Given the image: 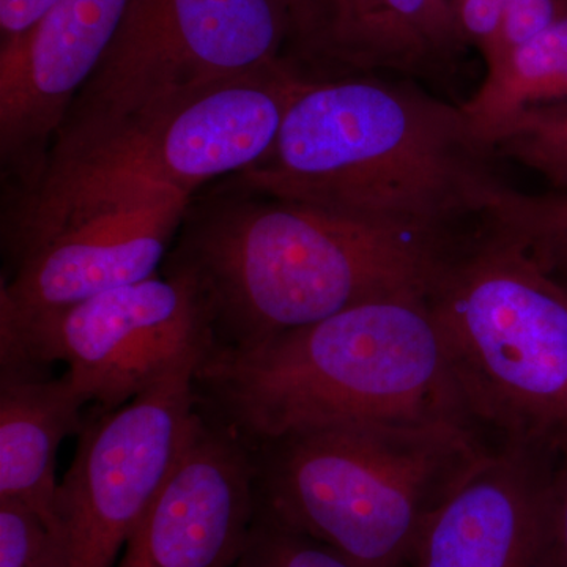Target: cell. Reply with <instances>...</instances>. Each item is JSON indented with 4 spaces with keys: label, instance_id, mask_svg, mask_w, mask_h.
Returning <instances> with one entry per match:
<instances>
[{
    "label": "cell",
    "instance_id": "6da1fadb",
    "mask_svg": "<svg viewBox=\"0 0 567 567\" xmlns=\"http://www.w3.org/2000/svg\"><path fill=\"white\" fill-rule=\"evenodd\" d=\"M464 106L374 74H301L267 158L229 185L391 229L461 237L496 181Z\"/></svg>",
    "mask_w": 567,
    "mask_h": 567
},
{
    "label": "cell",
    "instance_id": "5b68a950",
    "mask_svg": "<svg viewBox=\"0 0 567 567\" xmlns=\"http://www.w3.org/2000/svg\"><path fill=\"white\" fill-rule=\"evenodd\" d=\"M458 398L492 447L567 451V284L480 223L427 295Z\"/></svg>",
    "mask_w": 567,
    "mask_h": 567
},
{
    "label": "cell",
    "instance_id": "277c9868",
    "mask_svg": "<svg viewBox=\"0 0 567 567\" xmlns=\"http://www.w3.org/2000/svg\"><path fill=\"white\" fill-rule=\"evenodd\" d=\"M468 425L354 423L251 447L257 509L360 567H410L425 525L491 450Z\"/></svg>",
    "mask_w": 567,
    "mask_h": 567
},
{
    "label": "cell",
    "instance_id": "d6986e66",
    "mask_svg": "<svg viewBox=\"0 0 567 567\" xmlns=\"http://www.w3.org/2000/svg\"><path fill=\"white\" fill-rule=\"evenodd\" d=\"M360 0H289L290 40L286 59L300 65L333 70Z\"/></svg>",
    "mask_w": 567,
    "mask_h": 567
},
{
    "label": "cell",
    "instance_id": "d4e9b609",
    "mask_svg": "<svg viewBox=\"0 0 567 567\" xmlns=\"http://www.w3.org/2000/svg\"><path fill=\"white\" fill-rule=\"evenodd\" d=\"M61 0H0V47L21 39Z\"/></svg>",
    "mask_w": 567,
    "mask_h": 567
},
{
    "label": "cell",
    "instance_id": "9c48e42d",
    "mask_svg": "<svg viewBox=\"0 0 567 567\" xmlns=\"http://www.w3.org/2000/svg\"><path fill=\"white\" fill-rule=\"evenodd\" d=\"M210 342L215 334L199 287L183 271L166 268V276L0 322V364L44 369L63 363L84 401L106 413Z\"/></svg>",
    "mask_w": 567,
    "mask_h": 567
},
{
    "label": "cell",
    "instance_id": "3957f363",
    "mask_svg": "<svg viewBox=\"0 0 567 567\" xmlns=\"http://www.w3.org/2000/svg\"><path fill=\"white\" fill-rule=\"evenodd\" d=\"M427 295L353 306L246 349L213 344L197 369L200 406L249 447L339 424L473 429Z\"/></svg>",
    "mask_w": 567,
    "mask_h": 567
},
{
    "label": "cell",
    "instance_id": "9a60e30c",
    "mask_svg": "<svg viewBox=\"0 0 567 567\" xmlns=\"http://www.w3.org/2000/svg\"><path fill=\"white\" fill-rule=\"evenodd\" d=\"M453 0H360L333 71L424 76L464 48Z\"/></svg>",
    "mask_w": 567,
    "mask_h": 567
},
{
    "label": "cell",
    "instance_id": "7c38bea8",
    "mask_svg": "<svg viewBox=\"0 0 567 567\" xmlns=\"http://www.w3.org/2000/svg\"><path fill=\"white\" fill-rule=\"evenodd\" d=\"M256 514L251 447L203 412L115 567H237Z\"/></svg>",
    "mask_w": 567,
    "mask_h": 567
},
{
    "label": "cell",
    "instance_id": "e0dca14e",
    "mask_svg": "<svg viewBox=\"0 0 567 567\" xmlns=\"http://www.w3.org/2000/svg\"><path fill=\"white\" fill-rule=\"evenodd\" d=\"M480 223L567 281V192L522 193L495 181L481 197Z\"/></svg>",
    "mask_w": 567,
    "mask_h": 567
},
{
    "label": "cell",
    "instance_id": "8992f818",
    "mask_svg": "<svg viewBox=\"0 0 567 567\" xmlns=\"http://www.w3.org/2000/svg\"><path fill=\"white\" fill-rule=\"evenodd\" d=\"M301 71L284 61L142 114L55 141L9 238L52 213L134 186L194 196L267 158Z\"/></svg>",
    "mask_w": 567,
    "mask_h": 567
},
{
    "label": "cell",
    "instance_id": "4fadbf2b",
    "mask_svg": "<svg viewBox=\"0 0 567 567\" xmlns=\"http://www.w3.org/2000/svg\"><path fill=\"white\" fill-rule=\"evenodd\" d=\"M555 462L491 447L425 525L410 567H543Z\"/></svg>",
    "mask_w": 567,
    "mask_h": 567
},
{
    "label": "cell",
    "instance_id": "52a82bcc",
    "mask_svg": "<svg viewBox=\"0 0 567 567\" xmlns=\"http://www.w3.org/2000/svg\"><path fill=\"white\" fill-rule=\"evenodd\" d=\"M289 40V0H134L54 142L279 65Z\"/></svg>",
    "mask_w": 567,
    "mask_h": 567
},
{
    "label": "cell",
    "instance_id": "2e32d148",
    "mask_svg": "<svg viewBox=\"0 0 567 567\" xmlns=\"http://www.w3.org/2000/svg\"><path fill=\"white\" fill-rule=\"evenodd\" d=\"M567 100V17L537 33L486 70L468 102L473 128L488 147L520 112Z\"/></svg>",
    "mask_w": 567,
    "mask_h": 567
},
{
    "label": "cell",
    "instance_id": "ffe728a7",
    "mask_svg": "<svg viewBox=\"0 0 567 567\" xmlns=\"http://www.w3.org/2000/svg\"><path fill=\"white\" fill-rule=\"evenodd\" d=\"M237 567H360L334 548L284 527L257 509Z\"/></svg>",
    "mask_w": 567,
    "mask_h": 567
},
{
    "label": "cell",
    "instance_id": "30bf717a",
    "mask_svg": "<svg viewBox=\"0 0 567 567\" xmlns=\"http://www.w3.org/2000/svg\"><path fill=\"white\" fill-rule=\"evenodd\" d=\"M193 197L140 186L52 213L10 249L17 271L0 289V322L158 275Z\"/></svg>",
    "mask_w": 567,
    "mask_h": 567
},
{
    "label": "cell",
    "instance_id": "ba28073f",
    "mask_svg": "<svg viewBox=\"0 0 567 567\" xmlns=\"http://www.w3.org/2000/svg\"><path fill=\"white\" fill-rule=\"evenodd\" d=\"M196 347L152 386L84 425L59 481L47 567H115L203 420Z\"/></svg>",
    "mask_w": 567,
    "mask_h": 567
},
{
    "label": "cell",
    "instance_id": "7402d4cb",
    "mask_svg": "<svg viewBox=\"0 0 567 567\" xmlns=\"http://www.w3.org/2000/svg\"><path fill=\"white\" fill-rule=\"evenodd\" d=\"M565 17L567 0H507L494 50L484 59L486 70Z\"/></svg>",
    "mask_w": 567,
    "mask_h": 567
},
{
    "label": "cell",
    "instance_id": "484cf974",
    "mask_svg": "<svg viewBox=\"0 0 567 567\" xmlns=\"http://www.w3.org/2000/svg\"><path fill=\"white\" fill-rule=\"evenodd\" d=\"M563 282H566V284H567V281H563Z\"/></svg>",
    "mask_w": 567,
    "mask_h": 567
},
{
    "label": "cell",
    "instance_id": "ac0fdd59",
    "mask_svg": "<svg viewBox=\"0 0 567 567\" xmlns=\"http://www.w3.org/2000/svg\"><path fill=\"white\" fill-rule=\"evenodd\" d=\"M492 152L535 171L551 192H567V100L520 112L496 134Z\"/></svg>",
    "mask_w": 567,
    "mask_h": 567
},
{
    "label": "cell",
    "instance_id": "44dd1931",
    "mask_svg": "<svg viewBox=\"0 0 567 567\" xmlns=\"http://www.w3.org/2000/svg\"><path fill=\"white\" fill-rule=\"evenodd\" d=\"M50 527L20 499H0V567H47Z\"/></svg>",
    "mask_w": 567,
    "mask_h": 567
},
{
    "label": "cell",
    "instance_id": "5bb4252c",
    "mask_svg": "<svg viewBox=\"0 0 567 567\" xmlns=\"http://www.w3.org/2000/svg\"><path fill=\"white\" fill-rule=\"evenodd\" d=\"M87 404L63 374L39 368H2L0 380V499H20L51 527L63 440L81 434Z\"/></svg>",
    "mask_w": 567,
    "mask_h": 567
},
{
    "label": "cell",
    "instance_id": "cb8c5ba5",
    "mask_svg": "<svg viewBox=\"0 0 567 567\" xmlns=\"http://www.w3.org/2000/svg\"><path fill=\"white\" fill-rule=\"evenodd\" d=\"M543 567H567V451L555 462L548 486Z\"/></svg>",
    "mask_w": 567,
    "mask_h": 567
},
{
    "label": "cell",
    "instance_id": "7a4b0ae2",
    "mask_svg": "<svg viewBox=\"0 0 567 567\" xmlns=\"http://www.w3.org/2000/svg\"><path fill=\"white\" fill-rule=\"evenodd\" d=\"M458 238L391 229L224 182L189 204L167 268L203 293L215 346L246 349L353 306L427 295Z\"/></svg>",
    "mask_w": 567,
    "mask_h": 567
},
{
    "label": "cell",
    "instance_id": "603a6c76",
    "mask_svg": "<svg viewBox=\"0 0 567 567\" xmlns=\"http://www.w3.org/2000/svg\"><path fill=\"white\" fill-rule=\"evenodd\" d=\"M507 0H453L458 33L465 47H475L486 59L494 50Z\"/></svg>",
    "mask_w": 567,
    "mask_h": 567
},
{
    "label": "cell",
    "instance_id": "8fae6325",
    "mask_svg": "<svg viewBox=\"0 0 567 567\" xmlns=\"http://www.w3.org/2000/svg\"><path fill=\"white\" fill-rule=\"evenodd\" d=\"M134 0H61L0 47V155L31 189L70 107L121 31Z\"/></svg>",
    "mask_w": 567,
    "mask_h": 567
}]
</instances>
